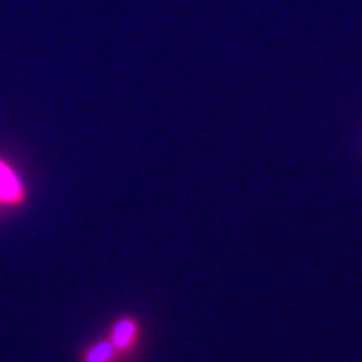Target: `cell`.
I'll return each instance as SVG.
<instances>
[{"label":"cell","instance_id":"cell-1","mask_svg":"<svg viewBox=\"0 0 362 362\" xmlns=\"http://www.w3.org/2000/svg\"><path fill=\"white\" fill-rule=\"evenodd\" d=\"M140 339V325L132 317H122L112 327V345L118 351H132Z\"/></svg>","mask_w":362,"mask_h":362},{"label":"cell","instance_id":"cell-2","mask_svg":"<svg viewBox=\"0 0 362 362\" xmlns=\"http://www.w3.org/2000/svg\"><path fill=\"white\" fill-rule=\"evenodd\" d=\"M22 199V184L18 175L9 164L0 160V201H20Z\"/></svg>","mask_w":362,"mask_h":362},{"label":"cell","instance_id":"cell-3","mask_svg":"<svg viewBox=\"0 0 362 362\" xmlns=\"http://www.w3.org/2000/svg\"><path fill=\"white\" fill-rule=\"evenodd\" d=\"M116 351L118 349L112 343H98L86 354V362H112Z\"/></svg>","mask_w":362,"mask_h":362}]
</instances>
